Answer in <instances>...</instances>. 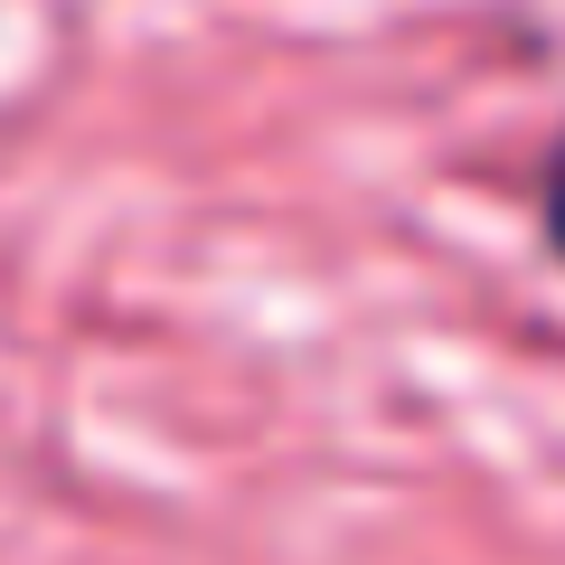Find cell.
<instances>
[{
    "label": "cell",
    "instance_id": "obj_1",
    "mask_svg": "<svg viewBox=\"0 0 565 565\" xmlns=\"http://www.w3.org/2000/svg\"><path fill=\"white\" fill-rule=\"evenodd\" d=\"M546 245L565 255V132H556V161H546Z\"/></svg>",
    "mask_w": 565,
    "mask_h": 565
}]
</instances>
